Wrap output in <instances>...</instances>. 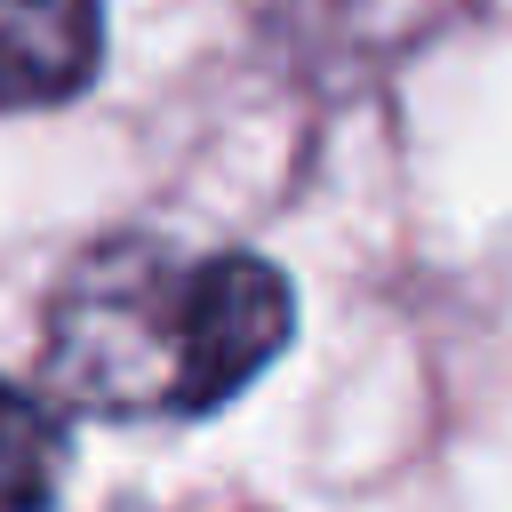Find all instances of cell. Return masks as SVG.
Returning a JSON list of instances; mask_svg holds the SVG:
<instances>
[{
  "mask_svg": "<svg viewBox=\"0 0 512 512\" xmlns=\"http://www.w3.org/2000/svg\"><path fill=\"white\" fill-rule=\"evenodd\" d=\"M296 336L288 280L248 248L184 240H96L48 296L40 384L112 424L208 416Z\"/></svg>",
  "mask_w": 512,
  "mask_h": 512,
  "instance_id": "cell-1",
  "label": "cell"
},
{
  "mask_svg": "<svg viewBox=\"0 0 512 512\" xmlns=\"http://www.w3.org/2000/svg\"><path fill=\"white\" fill-rule=\"evenodd\" d=\"M64 480V424L48 400L0 384V504H40Z\"/></svg>",
  "mask_w": 512,
  "mask_h": 512,
  "instance_id": "cell-3",
  "label": "cell"
},
{
  "mask_svg": "<svg viewBox=\"0 0 512 512\" xmlns=\"http://www.w3.org/2000/svg\"><path fill=\"white\" fill-rule=\"evenodd\" d=\"M104 64V0H0V120L72 104Z\"/></svg>",
  "mask_w": 512,
  "mask_h": 512,
  "instance_id": "cell-2",
  "label": "cell"
}]
</instances>
